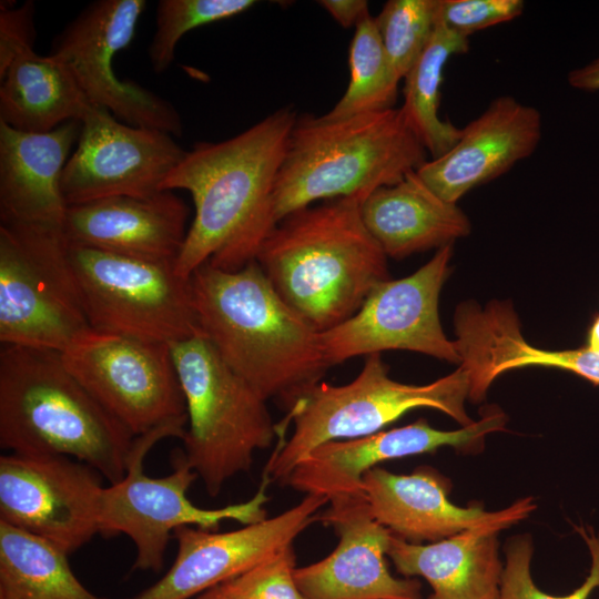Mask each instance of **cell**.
Listing matches in <instances>:
<instances>
[{
    "label": "cell",
    "instance_id": "3957f363",
    "mask_svg": "<svg viewBox=\"0 0 599 599\" xmlns=\"http://www.w3.org/2000/svg\"><path fill=\"white\" fill-rule=\"evenodd\" d=\"M365 199L326 200L288 214L257 253L278 295L317 332L349 318L389 280L387 256L362 220Z\"/></svg>",
    "mask_w": 599,
    "mask_h": 599
},
{
    "label": "cell",
    "instance_id": "4316f807",
    "mask_svg": "<svg viewBox=\"0 0 599 599\" xmlns=\"http://www.w3.org/2000/svg\"><path fill=\"white\" fill-rule=\"evenodd\" d=\"M68 554L0 520V599H109L73 573Z\"/></svg>",
    "mask_w": 599,
    "mask_h": 599
},
{
    "label": "cell",
    "instance_id": "d4e9b609",
    "mask_svg": "<svg viewBox=\"0 0 599 599\" xmlns=\"http://www.w3.org/2000/svg\"><path fill=\"white\" fill-rule=\"evenodd\" d=\"M362 220L385 255L403 258L453 244L470 233L468 216L436 194L416 173L373 191L361 204Z\"/></svg>",
    "mask_w": 599,
    "mask_h": 599
},
{
    "label": "cell",
    "instance_id": "f546056e",
    "mask_svg": "<svg viewBox=\"0 0 599 599\" xmlns=\"http://www.w3.org/2000/svg\"><path fill=\"white\" fill-rule=\"evenodd\" d=\"M255 4L253 0H160L149 47L153 70L161 73L171 65L177 42L190 30L232 18Z\"/></svg>",
    "mask_w": 599,
    "mask_h": 599
},
{
    "label": "cell",
    "instance_id": "e575fe53",
    "mask_svg": "<svg viewBox=\"0 0 599 599\" xmlns=\"http://www.w3.org/2000/svg\"><path fill=\"white\" fill-rule=\"evenodd\" d=\"M34 4L28 1L19 8L1 6L0 10V74L20 53L33 49Z\"/></svg>",
    "mask_w": 599,
    "mask_h": 599
},
{
    "label": "cell",
    "instance_id": "5bb4252c",
    "mask_svg": "<svg viewBox=\"0 0 599 599\" xmlns=\"http://www.w3.org/2000/svg\"><path fill=\"white\" fill-rule=\"evenodd\" d=\"M101 477L69 457L4 454L0 457V520L70 555L100 534Z\"/></svg>",
    "mask_w": 599,
    "mask_h": 599
},
{
    "label": "cell",
    "instance_id": "83f0119b",
    "mask_svg": "<svg viewBox=\"0 0 599 599\" xmlns=\"http://www.w3.org/2000/svg\"><path fill=\"white\" fill-rule=\"evenodd\" d=\"M469 39L436 21L429 42L405 75L400 111L410 130L432 159L439 158L458 141L461 129L438 114L444 69L454 54L466 53Z\"/></svg>",
    "mask_w": 599,
    "mask_h": 599
},
{
    "label": "cell",
    "instance_id": "7a4b0ae2",
    "mask_svg": "<svg viewBox=\"0 0 599 599\" xmlns=\"http://www.w3.org/2000/svg\"><path fill=\"white\" fill-rule=\"evenodd\" d=\"M203 336L265 400L288 409L331 367L319 332L275 291L258 263L224 271L209 263L190 277Z\"/></svg>",
    "mask_w": 599,
    "mask_h": 599
},
{
    "label": "cell",
    "instance_id": "4dcf8cb0",
    "mask_svg": "<svg viewBox=\"0 0 599 599\" xmlns=\"http://www.w3.org/2000/svg\"><path fill=\"white\" fill-rule=\"evenodd\" d=\"M375 22L392 67L402 80L432 38L436 0H389Z\"/></svg>",
    "mask_w": 599,
    "mask_h": 599
},
{
    "label": "cell",
    "instance_id": "d590c367",
    "mask_svg": "<svg viewBox=\"0 0 599 599\" xmlns=\"http://www.w3.org/2000/svg\"><path fill=\"white\" fill-rule=\"evenodd\" d=\"M318 3L344 28L356 26L369 12L365 0H322Z\"/></svg>",
    "mask_w": 599,
    "mask_h": 599
},
{
    "label": "cell",
    "instance_id": "52a82bcc",
    "mask_svg": "<svg viewBox=\"0 0 599 599\" xmlns=\"http://www.w3.org/2000/svg\"><path fill=\"white\" fill-rule=\"evenodd\" d=\"M187 413L184 456L211 497L277 436L266 402L199 335L171 345Z\"/></svg>",
    "mask_w": 599,
    "mask_h": 599
},
{
    "label": "cell",
    "instance_id": "836d02e7",
    "mask_svg": "<svg viewBox=\"0 0 599 599\" xmlns=\"http://www.w3.org/2000/svg\"><path fill=\"white\" fill-rule=\"evenodd\" d=\"M524 8L521 0H436V21L469 39L477 31L516 19Z\"/></svg>",
    "mask_w": 599,
    "mask_h": 599
},
{
    "label": "cell",
    "instance_id": "ba28073f",
    "mask_svg": "<svg viewBox=\"0 0 599 599\" xmlns=\"http://www.w3.org/2000/svg\"><path fill=\"white\" fill-rule=\"evenodd\" d=\"M186 426L166 425L135 437L126 474L122 480L103 487L99 500V531L103 536L126 535L135 547L134 570L159 572L170 538L180 527L216 530L223 520L250 525L267 518V486L263 471L258 489L246 501L206 509L194 505L187 490L199 477L180 453L174 470L163 477L144 474L143 463L151 448L169 437L184 439Z\"/></svg>",
    "mask_w": 599,
    "mask_h": 599
},
{
    "label": "cell",
    "instance_id": "9a60e30c",
    "mask_svg": "<svg viewBox=\"0 0 599 599\" xmlns=\"http://www.w3.org/2000/svg\"><path fill=\"white\" fill-rule=\"evenodd\" d=\"M61 176L67 205L111 196H152L186 151L164 131L138 128L91 105Z\"/></svg>",
    "mask_w": 599,
    "mask_h": 599
},
{
    "label": "cell",
    "instance_id": "ffe728a7",
    "mask_svg": "<svg viewBox=\"0 0 599 599\" xmlns=\"http://www.w3.org/2000/svg\"><path fill=\"white\" fill-rule=\"evenodd\" d=\"M450 483L430 467L408 475L375 467L363 477V493L373 517L394 536L409 542L438 541L464 530L494 522L510 526L535 509L531 497L498 511L460 507L448 498Z\"/></svg>",
    "mask_w": 599,
    "mask_h": 599
},
{
    "label": "cell",
    "instance_id": "d6a6232c",
    "mask_svg": "<svg viewBox=\"0 0 599 599\" xmlns=\"http://www.w3.org/2000/svg\"><path fill=\"white\" fill-rule=\"evenodd\" d=\"M295 552L290 546L219 586L234 599H307L295 581Z\"/></svg>",
    "mask_w": 599,
    "mask_h": 599
},
{
    "label": "cell",
    "instance_id": "8fae6325",
    "mask_svg": "<svg viewBox=\"0 0 599 599\" xmlns=\"http://www.w3.org/2000/svg\"><path fill=\"white\" fill-rule=\"evenodd\" d=\"M69 370L134 437L166 425L187 427L171 345L90 333L62 353Z\"/></svg>",
    "mask_w": 599,
    "mask_h": 599
},
{
    "label": "cell",
    "instance_id": "e0dca14e",
    "mask_svg": "<svg viewBox=\"0 0 599 599\" xmlns=\"http://www.w3.org/2000/svg\"><path fill=\"white\" fill-rule=\"evenodd\" d=\"M505 426V414L494 409L457 430H439L426 419H419L372 435L331 440L301 459L284 485L305 495L324 496L328 502L338 497L362 495L364 475L380 463L433 453L445 446L478 449L488 434L501 432Z\"/></svg>",
    "mask_w": 599,
    "mask_h": 599
},
{
    "label": "cell",
    "instance_id": "d6986e66",
    "mask_svg": "<svg viewBox=\"0 0 599 599\" xmlns=\"http://www.w3.org/2000/svg\"><path fill=\"white\" fill-rule=\"evenodd\" d=\"M542 135L541 113L511 95H500L466 126L457 143L427 160L417 175L441 199L457 203L476 186L505 174L530 156Z\"/></svg>",
    "mask_w": 599,
    "mask_h": 599
},
{
    "label": "cell",
    "instance_id": "cb8c5ba5",
    "mask_svg": "<svg viewBox=\"0 0 599 599\" xmlns=\"http://www.w3.org/2000/svg\"><path fill=\"white\" fill-rule=\"evenodd\" d=\"M509 526L487 524L428 545L393 535L387 556L403 576L429 583L428 599H498L504 567L497 535Z\"/></svg>",
    "mask_w": 599,
    "mask_h": 599
},
{
    "label": "cell",
    "instance_id": "603a6c76",
    "mask_svg": "<svg viewBox=\"0 0 599 599\" xmlns=\"http://www.w3.org/2000/svg\"><path fill=\"white\" fill-rule=\"evenodd\" d=\"M454 341L469 377V399L480 402L502 373L526 366H547L577 374L599 385V354L586 347L547 351L528 343L509 302L491 301L481 306L460 304L454 316Z\"/></svg>",
    "mask_w": 599,
    "mask_h": 599
},
{
    "label": "cell",
    "instance_id": "f35d334b",
    "mask_svg": "<svg viewBox=\"0 0 599 599\" xmlns=\"http://www.w3.org/2000/svg\"><path fill=\"white\" fill-rule=\"evenodd\" d=\"M196 599H234L229 596L220 586H215L196 597Z\"/></svg>",
    "mask_w": 599,
    "mask_h": 599
},
{
    "label": "cell",
    "instance_id": "277c9868",
    "mask_svg": "<svg viewBox=\"0 0 599 599\" xmlns=\"http://www.w3.org/2000/svg\"><path fill=\"white\" fill-rule=\"evenodd\" d=\"M134 439L69 370L62 353L2 346V449L73 458L95 469L111 485L124 478Z\"/></svg>",
    "mask_w": 599,
    "mask_h": 599
},
{
    "label": "cell",
    "instance_id": "f1b7e54d",
    "mask_svg": "<svg viewBox=\"0 0 599 599\" xmlns=\"http://www.w3.org/2000/svg\"><path fill=\"white\" fill-rule=\"evenodd\" d=\"M348 63L347 89L323 118L336 120L394 108L400 79L392 67L375 18L369 12L355 26Z\"/></svg>",
    "mask_w": 599,
    "mask_h": 599
},
{
    "label": "cell",
    "instance_id": "484cf974",
    "mask_svg": "<svg viewBox=\"0 0 599 599\" xmlns=\"http://www.w3.org/2000/svg\"><path fill=\"white\" fill-rule=\"evenodd\" d=\"M0 121L24 132H48L80 120L91 106L69 67L33 49L0 74Z\"/></svg>",
    "mask_w": 599,
    "mask_h": 599
},
{
    "label": "cell",
    "instance_id": "6da1fadb",
    "mask_svg": "<svg viewBox=\"0 0 599 599\" xmlns=\"http://www.w3.org/2000/svg\"><path fill=\"white\" fill-rule=\"evenodd\" d=\"M296 119L281 109L233 138L200 142L170 173L162 190H185L194 203L174 262L180 276L190 278L205 263L237 271L256 260L277 224L273 191Z\"/></svg>",
    "mask_w": 599,
    "mask_h": 599
},
{
    "label": "cell",
    "instance_id": "4fadbf2b",
    "mask_svg": "<svg viewBox=\"0 0 599 599\" xmlns=\"http://www.w3.org/2000/svg\"><path fill=\"white\" fill-rule=\"evenodd\" d=\"M144 0H98L88 4L58 35L52 55L73 73L91 105L106 109L120 121L164 131L183 132L175 108L140 84L120 80L113 59L135 33Z\"/></svg>",
    "mask_w": 599,
    "mask_h": 599
},
{
    "label": "cell",
    "instance_id": "7c38bea8",
    "mask_svg": "<svg viewBox=\"0 0 599 599\" xmlns=\"http://www.w3.org/2000/svg\"><path fill=\"white\" fill-rule=\"evenodd\" d=\"M451 245L438 248L409 276L379 283L354 315L319 332L326 363L332 367L361 355L404 349L460 364L438 314L439 294L450 273Z\"/></svg>",
    "mask_w": 599,
    "mask_h": 599
},
{
    "label": "cell",
    "instance_id": "7402d4cb",
    "mask_svg": "<svg viewBox=\"0 0 599 599\" xmlns=\"http://www.w3.org/2000/svg\"><path fill=\"white\" fill-rule=\"evenodd\" d=\"M81 125L73 120L37 133L0 121L1 224L62 232L68 205L61 176Z\"/></svg>",
    "mask_w": 599,
    "mask_h": 599
},
{
    "label": "cell",
    "instance_id": "1f68e13d",
    "mask_svg": "<svg viewBox=\"0 0 599 599\" xmlns=\"http://www.w3.org/2000/svg\"><path fill=\"white\" fill-rule=\"evenodd\" d=\"M588 546L591 566L586 580L572 592L551 596L541 591L534 582L530 572L532 542L528 536L510 540L506 550L498 599H588L599 587V534L585 526L576 527Z\"/></svg>",
    "mask_w": 599,
    "mask_h": 599
},
{
    "label": "cell",
    "instance_id": "44dd1931",
    "mask_svg": "<svg viewBox=\"0 0 599 599\" xmlns=\"http://www.w3.org/2000/svg\"><path fill=\"white\" fill-rule=\"evenodd\" d=\"M189 206L173 191L152 196H111L69 205L67 242L120 255L175 262L189 229Z\"/></svg>",
    "mask_w": 599,
    "mask_h": 599
},
{
    "label": "cell",
    "instance_id": "8d00e7d4",
    "mask_svg": "<svg viewBox=\"0 0 599 599\" xmlns=\"http://www.w3.org/2000/svg\"><path fill=\"white\" fill-rule=\"evenodd\" d=\"M567 79L569 85L575 89L588 92L599 91V57L570 71Z\"/></svg>",
    "mask_w": 599,
    "mask_h": 599
},
{
    "label": "cell",
    "instance_id": "2e32d148",
    "mask_svg": "<svg viewBox=\"0 0 599 599\" xmlns=\"http://www.w3.org/2000/svg\"><path fill=\"white\" fill-rule=\"evenodd\" d=\"M328 505L321 495H306L290 509L242 528L220 532L180 527L173 537L177 554L166 573L132 599H190L271 559L294 540Z\"/></svg>",
    "mask_w": 599,
    "mask_h": 599
},
{
    "label": "cell",
    "instance_id": "9c48e42d",
    "mask_svg": "<svg viewBox=\"0 0 599 599\" xmlns=\"http://www.w3.org/2000/svg\"><path fill=\"white\" fill-rule=\"evenodd\" d=\"M92 332L62 232L1 224V344L64 353Z\"/></svg>",
    "mask_w": 599,
    "mask_h": 599
},
{
    "label": "cell",
    "instance_id": "5b68a950",
    "mask_svg": "<svg viewBox=\"0 0 599 599\" xmlns=\"http://www.w3.org/2000/svg\"><path fill=\"white\" fill-rule=\"evenodd\" d=\"M426 161L400 108L336 120L297 118L274 185L275 221L317 201L367 197Z\"/></svg>",
    "mask_w": 599,
    "mask_h": 599
},
{
    "label": "cell",
    "instance_id": "ac0fdd59",
    "mask_svg": "<svg viewBox=\"0 0 599 599\" xmlns=\"http://www.w3.org/2000/svg\"><path fill=\"white\" fill-rule=\"evenodd\" d=\"M318 521L334 529L337 547L324 559L295 568L307 599H420V583L394 577L386 564L393 534L373 517L364 496L329 500Z\"/></svg>",
    "mask_w": 599,
    "mask_h": 599
},
{
    "label": "cell",
    "instance_id": "8992f818",
    "mask_svg": "<svg viewBox=\"0 0 599 599\" xmlns=\"http://www.w3.org/2000/svg\"><path fill=\"white\" fill-rule=\"evenodd\" d=\"M469 392L468 373L463 366L433 383L410 385L389 377L382 354L367 355L351 383L334 386L319 382L296 400L288 409L292 435L285 440L290 424L285 418L277 425L281 439L263 471L272 481L284 484L301 459L318 445L378 433L416 408L440 410L461 427L468 426L474 423L465 409Z\"/></svg>",
    "mask_w": 599,
    "mask_h": 599
},
{
    "label": "cell",
    "instance_id": "30bf717a",
    "mask_svg": "<svg viewBox=\"0 0 599 599\" xmlns=\"http://www.w3.org/2000/svg\"><path fill=\"white\" fill-rule=\"evenodd\" d=\"M67 251L94 332L167 345L203 335L190 278L176 273L174 262L70 242Z\"/></svg>",
    "mask_w": 599,
    "mask_h": 599
},
{
    "label": "cell",
    "instance_id": "74e56055",
    "mask_svg": "<svg viewBox=\"0 0 599 599\" xmlns=\"http://www.w3.org/2000/svg\"><path fill=\"white\" fill-rule=\"evenodd\" d=\"M587 349L599 354V314L595 315L588 327L586 346Z\"/></svg>",
    "mask_w": 599,
    "mask_h": 599
}]
</instances>
